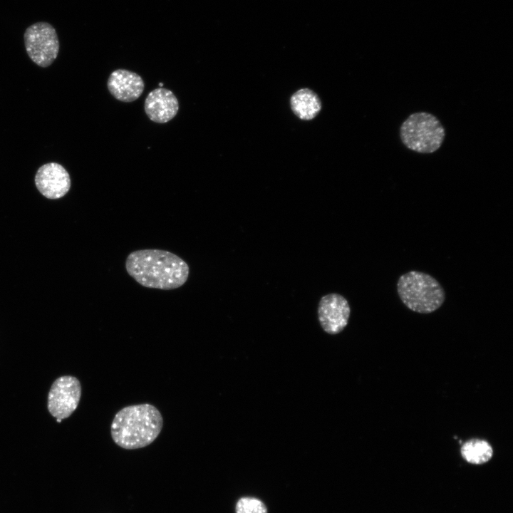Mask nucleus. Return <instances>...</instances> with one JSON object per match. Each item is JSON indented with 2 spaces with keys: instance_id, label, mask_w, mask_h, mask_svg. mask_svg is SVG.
Returning <instances> with one entry per match:
<instances>
[{
  "instance_id": "nucleus-1",
  "label": "nucleus",
  "mask_w": 513,
  "mask_h": 513,
  "mask_svg": "<svg viewBox=\"0 0 513 513\" xmlns=\"http://www.w3.org/2000/svg\"><path fill=\"white\" fill-rule=\"evenodd\" d=\"M127 273L141 286L172 290L184 285L190 268L185 261L166 250L147 249L130 252L125 259Z\"/></svg>"
},
{
  "instance_id": "nucleus-2",
  "label": "nucleus",
  "mask_w": 513,
  "mask_h": 513,
  "mask_svg": "<svg viewBox=\"0 0 513 513\" xmlns=\"http://www.w3.org/2000/svg\"><path fill=\"white\" fill-rule=\"evenodd\" d=\"M163 418L153 405L142 403L124 407L114 416L110 425L113 442L126 450L150 445L160 435Z\"/></svg>"
},
{
  "instance_id": "nucleus-3",
  "label": "nucleus",
  "mask_w": 513,
  "mask_h": 513,
  "mask_svg": "<svg viewBox=\"0 0 513 513\" xmlns=\"http://www.w3.org/2000/svg\"><path fill=\"white\" fill-rule=\"evenodd\" d=\"M397 291L408 309L420 314L435 311L445 300L444 289L437 279L419 271L402 274L397 282Z\"/></svg>"
},
{
  "instance_id": "nucleus-4",
  "label": "nucleus",
  "mask_w": 513,
  "mask_h": 513,
  "mask_svg": "<svg viewBox=\"0 0 513 513\" xmlns=\"http://www.w3.org/2000/svg\"><path fill=\"white\" fill-rule=\"evenodd\" d=\"M400 138L402 143L413 152L430 154L442 146L445 137V128L439 119L428 112L410 114L400 127Z\"/></svg>"
},
{
  "instance_id": "nucleus-5",
  "label": "nucleus",
  "mask_w": 513,
  "mask_h": 513,
  "mask_svg": "<svg viewBox=\"0 0 513 513\" xmlns=\"http://www.w3.org/2000/svg\"><path fill=\"white\" fill-rule=\"evenodd\" d=\"M24 42L28 57L40 67H48L58 56L60 43L57 32L48 22L30 25L24 31Z\"/></svg>"
},
{
  "instance_id": "nucleus-6",
  "label": "nucleus",
  "mask_w": 513,
  "mask_h": 513,
  "mask_svg": "<svg viewBox=\"0 0 513 513\" xmlns=\"http://www.w3.org/2000/svg\"><path fill=\"white\" fill-rule=\"evenodd\" d=\"M81 395L79 380L70 375L58 378L53 383L48 397V409L58 419L68 418L77 408Z\"/></svg>"
},
{
  "instance_id": "nucleus-7",
  "label": "nucleus",
  "mask_w": 513,
  "mask_h": 513,
  "mask_svg": "<svg viewBox=\"0 0 513 513\" xmlns=\"http://www.w3.org/2000/svg\"><path fill=\"white\" fill-rule=\"evenodd\" d=\"M350 314L351 308L347 299L339 294H326L318 302V321L328 334L341 333L348 325Z\"/></svg>"
},
{
  "instance_id": "nucleus-8",
  "label": "nucleus",
  "mask_w": 513,
  "mask_h": 513,
  "mask_svg": "<svg viewBox=\"0 0 513 513\" xmlns=\"http://www.w3.org/2000/svg\"><path fill=\"white\" fill-rule=\"evenodd\" d=\"M34 181L40 193L51 200L63 197L71 185L68 171L57 162L41 165L36 173Z\"/></svg>"
},
{
  "instance_id": "nucleus-9",
  "label": "nucleus",
  "mask_w": 513,
  "mask_h": 513,
  "mask_svg": "<svg viewBox=\"0 0 513 513\" xmlns=\"http://www.w3.org/2000/svg\"><path fill=\"white\" fill-rule=\"evenodd\" d=\"M144 110L154 123H166L175 117L179 103L172 91L157 88L149 93L145 100Z\"/></svg>"
},
{
  "instance_id": "nucleus-10",
  "label": "nucleus",
  "mask_w": 513,
  "mask_h": 513,
  "mask_svg": "<svg viewBox=\"0 0 513 513\" xmlns=\"http://www.w3.org/2000/svg\"><path fill=\"white\" fill-rule=\"evenodd\" d=\"M107 87L115 99L130 103L142 95L145 83L138 73L126 69H117L109 76Z\"/></svg>"
},
{
  "instance_id": "nucleus-11",
  "label": "nucleus",
  "mask_w": 513,
  "mask_h": 513,
  "mask_svg": "<svg viewBox=\"0 0 513 513\" xmlns=\"http://www.w3.org/2000/svg\"><path fill=\"white\" fill-rule=\"evenodd\" d=\"M290 105L295 115L303 120L314 119L321 110L319 97L309 88L296 91L290 98Z\"/></svg>"
},
{
  "instance_id": "nucleus-12",
  "label": "nucleus",
  "mask_w": 513,
  "mask_h": 513,
  "mask_svg": "<svg viewBox=\"0 0 513 513\" xmlns=\"http://www.w3.org/2000/svg\"><path fill=\"white\" fill-rule=\"evenodd\" d=\"M460 453L467 462L482 465L487 462L492 457L493 449L487 441L474 438L462 444Z\"/></svg>"
},
{
  "instance_id": "nucleus-13",
  "label": "nucleus",
  "mask_w": 513,
  "mask_h": 513,
  "mask_svg": "<svg viewBox=\"0 0 513 513\" xmlns=\"http://www.w3.org/2000/svg\"><path fill=\"white\" fill-rule=\"evenodd\" d=\"M235 512L236 513H268L263 502L249 497H242L237 501Z\"/></svg>"
},
{
  "instance_id": "nucleus-14",
  "label": "nucleus",
  "mask_w": 513,
  "mask_h": 513,
  "mask_svg": "<svg viewBox=\"0 0 513 513\" xmlns=\"http://www.w3.org/2000/svg\"><path fill=\"white\" fill-rule=\"evenodd\" d=\"M159 86H160V88H161V87L163 86V83H159Z\"/></svg>"
}]
</instances>
